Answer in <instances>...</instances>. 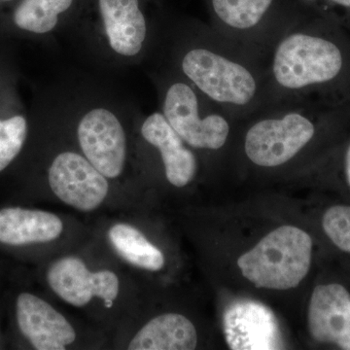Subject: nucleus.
<instances>
[{"mask_svg": "<svg viewBox=\"0 0 350 350\" xmlns=\"http://www.w3.org/2000/svg\"><path fill=\"white\" fill-rule=\"evenodd\" d=\"M172 70L232 118L244 121L267 107L266 64L214 31H184Z\"/></svg>", "mask_w": 350, "mask_h": 350, "instance_id": "f257e3e1", "label": "nucleus"}, {"mask_svg": "<svg viewBox=\"0 0 350 350\" xmlns=\"http://www.w3.org/2000/svg\"><path fill=\"white\" fill-rule=\"evenodd\" d=\"M265 64L268 108L306 101L308 92L340 77L345 59L337 42L299 22L278 38Z\"/></svg>", "mask_w": 350, "mask_h": 350, "instance_id": "f03ea898", "label": "nucleus"}, {"mask_svg": "<svg viewBox=\"0 0 350 350\" xmlns=\"http://www.w3.org/2000/svg\"><path fill=\"white\" fill-rule=\"evenodd\" d=\"M306 101L268 107L244 121L243 152L252 165L276 169L294 161L317 135Z\"/></svg>", "mask_w": 350, "mask_h": 350, "instance_id": "7ed1b4c3", "label": "nucleus"}, {"mask_svg": "<svg viewBox=\"0 0 350 350\" xmlns=\"http://www.w3.org/2000/svg\"><path fill=\"white\" fill-rule=\"evenodd\" d=\"M161 112L184 142L200 150L219 151L231 137L232 118L172 70L160 86Z\"/></svg>", "mask_w": 350, "mask_h": 350, "instance_id": "20e7f679", "label": "nucleus"}, {"mask_svg": "<svg viewBox=\"0 0 350 350\" xmlns=\"http://www.w3.org/2000/svg\"><path fill=\"white\" fill-rule=\"evenodd\" d=\"M312 239L294 226H282L264 237L238 260L244 278L258 288L297 287L312 264Z\"/></svg>", "mask_w": 350, "mask_h": 350, "instance_id": "39448f33", "label": "nucleus"}, {"mask_svg": "<svg viewBox=\"0 0 350 350\" xmlns=\"http://www.w3.org/2000/svg\"><path fill=\"white\" fill-rule=\"evenodd\" d=\"M213 29L266 63L278 38L297 23L275 16V0H209Z\"/></svg>", "mask_w": 350, "mask_h": 350, "instance_id": "423d86ee", "label": "nucleus"}, {"mask_svg": "<svg viewBox=\"0 0 350 350\" xmlns=\"http://www.w3.org/2000/svg\"><path fill=\"white\" fill-rule=\"evenodd\" d=\"M83 155L107 178L125 170L126 137L123 124L110 108L96 105L83 112L76 126Z\"/></svg>", "mask_w": 350, "mask_h": 350, "instance_id": "0eeeda50", "label": "nucleus"}, {"mask_svg": "<svg viewBox=\"0 0 350 350\" xmlns=\"http://www.w3.org/2000/svg\"><path fill=\"white\" fill-rule=\"evenodd\" d=\"M48 180L54 194L77 211H93L109 192L107 177L77 152H62L51 163Z\"/></svg>", "mask_w": 350, "mask_h": 350, "instance_id": "6e6552de", "label": "nucleus"}, {"mask_svg": "<svg viewBox=\"0 0 350 350\" xmlns=\"http://www.w3.org/2000/svg\"><path fill=\"white\" fill-rule=\"evenodd\" d=\"M107 47L115 56L135 59L144 52L149 22L142 0H90Z\"/></svg>", "mask_w": 350, "mask_h": 350, "instance_id": "1a4fd4ad", "label": "nucleus"}, {"mask_svg": "<svg viewBox=\"0 0 350 350\" xmlns=\"http://www.w3.org/2000/svg\"><path fill=\"white\" fill-rule=\"evenodd\" d=\"M47 280L59 298L77 308L87 306L94 297L103 299L110 308L119 294V278L113 271H91L82 260L72 256L55 262Z\"/></svg>", "mask_w": 350, "mask_h": 350, "instance_id": "9d476101", "label": "nucleus"}, {"mask_svg": "<svg viewBox=\"0 0 350 350\" xmlns=\"http://www.w3.org/2000/svg\"><path fill=\"white\" fill-rule=\"evenodd\" d=\"M224 334L231 349H282L275 314L256 301H237L229 306L224 315Z\"/></svg>", "mask_w": 350, "mask_h": 350, "instance_id": "9b49d317", "label": "nucleus"}, {"mask_svg": "<svg viewBox=\"0 0 350 350\" xmlns=\"http://www.w3.org/2000/svg\"><path fill=\"white\" fill-rule=\"evenodd\" d=\"M308 329L320 342L350 350V295L342 285H319L308 306Z\"/></svg>", "mask_w": 350, "mask_h": 350, "instance_id": "f8f14e48", "label": "nucleus"}, {"mask_svg": "<svg viewBox=\"0 0 350 350\" xmlns=\"http://www.w3.org/2000/svg\"><path fill=\"white\" fill-rule=\"evenodd\" d=\"M19 328L38 350H64L76 340L75 328L50 304L29 293L17 300Z\"/></svg>", "mask_w": 350, "mask_h": 350, "instance_id": "ddd939ff", "label": "nucleus"}, {"mask_svg": "<svg viewBox=\"0 0 350 350\" xmlns=\"http://www.w3.org/2000/svg\"><path fill=\"white\" fill-rule=\"evenodd\" d=\"M140 133L145 142L160 153L165 177L172 185L185 187L194 180L198 172L197 157L162 112H153L147 116L142 122Z\"/></svg>", "mask_w": 350, "mask_h": 350, "instance_id": "4468645a", "label": "nucleus"}, {"mask_svg": "<svg viewBox=\"0 0 350 350\" xmlns=\"http://www.w3.org/2000/svg\"><path fill=\"white\" fill-rule=\"evenodd\" d=\"M64 224L56 214L21 207L0 211V243L10 245L50 243L61 236Z\"/></svg>", "mask_w": 350, "mask_h": 350, "instance_id": "2eb2a0df", "label": "nucleus"}, {"mask_svg": "<svg viewBox=\"0 0 350 350\" xmlns=\"http://www.w3.org/2000/svg\"><path fill=\"white\" fill-rule=\"evenodd\" d=\"M194 324L178 313L159 315L145 324L129 344L131 350H192L197 347Z\"/></svg>", "mask_w": 350, "mask_h": 350, "instance_id": "dca6fc26", "label": "nucleus"}, {"mask_svg": "<svg viewBox=\"0 0 350 350\" xmlns=\"http://www.w3.org/2000/svg\"><path fill=\"white\" fill-rule=\"evenodd\" d=\"M90 0H20L13 11L16 27L36 34L54 31L64 21L86 8Z\"/></svg>", "mask_w": 350, "mask_h": 350, "instance_id": "f3484780", "label": "nucleus"}, {"mask_svg": "<svg viewBox=\"0 0 350 350\" xmlns=\"http://www.w3.org/2000/svg\"><path fill=\"white\" fill-rule=\"evenodd\" d=\"M108 239L120 256L137 268L157 271L165 266L162 251L133 226L124 223L113 226Z\"/></svg>", "mask_w": 350, "mask_h": 350, "instance_id": "a211bd4d", "label": "nucleus"}, {"mask_svg": "<svg viewBox=\"0 0 350 350\" xmlns=\"http://www.w3.org/2000/svg\"><path fill=\"white\" fill-rule=\"evenodd\" d=\"M27 133L25 117L17 115L0 120V172L5 170L22 150Z\"/></svg>", "mask_w": 350, "mask_h": 350, "instance_id": "6ab92c4d", "label": "nucleus"}, {"mask_svg": "<svg viewBox=\"0 0 350 350\" xmlns=\"http://www.w3.org/2000/svg\"><path fill=\"white\" fill-rule=\"evenodd\" d=\"M327 236L340 250L350 253V206H332L322 220Z\"/></svg>", "mask_w": 350, "mask_h": 350, "instance_id": "aec40b11", "label": "nucleus"}, {"mask_svg": "<svg viewBox=\"0 0 350 350\" xmlns=\"http://www.w3.org/2000/svg\"><path fill=\"white\" fill-rule=\"evenodd\" d=\"M345 174H347V181L350 185V145L345 154Z\"/></svg>", "mask_w": 350, "mask_h": 350, "instance_id": "412c9836", "label": "nucleus"}, {"mask_svg": "<svg viewBox=\"0 0 350 350\" xmlns=\"http://www.w3.org/2000/svg\"><path fill=\"white\" fill-rule=\"evenodd\" d=\"M305 1L312 2L317 1V0H305ZM333 3L337 4V5L345 7V8H350V0H329Z\"/></svg>", "mask_w": 350, "mask_h": 350, "instance_id": "4be33fe9", "label": "nucleus"}, {"mask_svg": "<svg viewBox=\"0 0 350 350\" xmlns=\"http://www.w3.org/2000/svg\"><path fill=\"white\" fill-rule=\"evenodd\" d=\"M16 1V0H0V4L10 3V2Z\"/></svg>", "mask_w": 350, "mask_h": 350, "instance_id": "5701e85b", "label": "nucleus"}]
</instances>
